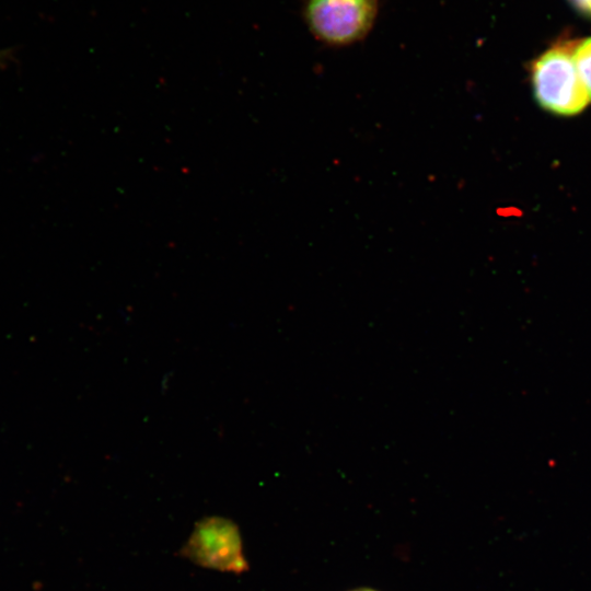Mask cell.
Returning a JSON list of instances; mask_svg holds the SVG:
<instances>
[{
    "label": "cell",
    "instance_id": "1",
    "mask_svg": "<svg viewBox=\"0 0 591 591\" xmlns=\"http://www.w3.org/2000/svg\"><path fill=\"white\" fill-rule=\"evenodd\" d=\"M532 83L540 106L556 115H577L590 102L572 53L566 47H554L540 56L532 68Z\"/></svg>",
    "mask_w": 591,
    "mask_h": 591
},
{
    "label": "cell",
    "instance_id": "2",
    "mask_svg": "<svg viewBox=\"0 0 591 591\" xmlns=\"http://www.w3.org/2000/svg\"><path fill=\"white\" fill-rule=\"evenodd\" d=\"M378 0H305L304 19L311 33L329 46H347L370 32Z\"/></svg>",
    "mask_w": 591,
    "mask_h": 591
},
{
    "label": "cell",
    "instance_id": "3",
    "mask_svg": "<svg viewBox=\"0 0 591 591\" xmlns=\"http://www.w3.org/2000/svg\"><path fill=\"white\" fill-rule=\"evenodd\" d=\"M198 565L228 572H242L247 564L240 532L230 520L211 517L199 522L184 548Z\"/></svg>",
    "mask_w": 591,
    "mask_h": 591
},
{
    "label": "cell",
    "instance_id": "4",
    "mask_svg": "<svg viewBox=\"0 0 591 591\" xmlns=\"http://www.w3.org/2000/svg\"><path fill=\"white\" fill-rule=\"evenodd\" d=\"M572 59L591 100V37L586 38L575 47Z\"/></svg>",
    "mask_w": 591,
    "mask_h": 591
},
{
    "label": "cell",
    "instance_id": "5",
    "mask_svg": "<svg viewBox=\"0 0 591 591\" xmlns=\"http://www.w3.org/2000/svg\"><path fill=\"white\" fill-rule=\"evenodd\" d=\"M582 10L591 13V0H573Z\"/></svg>",
    "mask_w": 591,
    "mask_h": 591
},
{
    "label": "cell",
    "instance_id": "6",
    "mask_svg": "<svg viewBox=\"0 0 591 591\" xmlns=\"http://www.w3.org/2000/svg\"><path fill=\"white\" fill-rule=\"evenodd\" d=\"M11 58V50L1 49L0 50V66H4L5 62Z\"/></svg>",
    "mask_w": 591,
    "mask_h": 591
},
{
    "label": "cell",
    "instance_id": "7",
    "mask_svg": "<svg viewBox=\"0 0 591 591\" xmlns=\"http://www.w3.org/2000/svg\"><path fill=\"white\" fill-rule=\"evenodd\" d=\"M356 591H374V590H370V589H360V590H356Z\"/></svg>",
    "mask_w": 591,
    "mask_h": 591
}]
</instances>
